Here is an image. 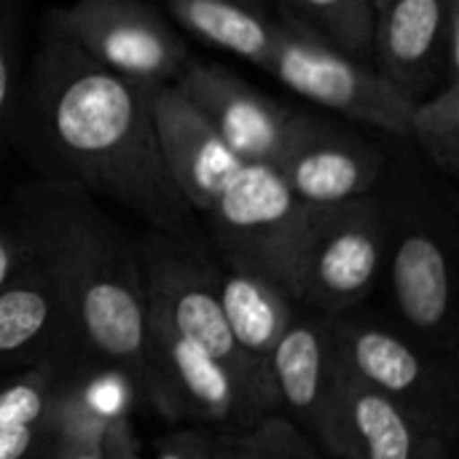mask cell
Here are the masks:
<instances>
[{"label": "cell", "mask_w": 459, "mask_h": 459, "mask_svg": "<svg viewBox=\"0 0 459 459\" xmlns=\"http://www.w3.org/2000/svg\"><path fill=\"white\" fill-rule=\"evenodd\" d=\"M148 97L151 89L105 70L43 19L16 129L27 132L43 180L118 202L156 234L204 253L196 212L161 159Z\"/></svg>", "instance_id": "cell-1"}, {"label": "cell", "mask_w": 459, "mask_h": 459, "mask_svg": "<svg viewBox=\"0 0 459 459\" xmlns=\"http://www.w3.org/2000/svg\"><path fill=\"white\" fill-rule=\"evenodd\" d=\"M19 229L51 272L83 360L151 393L148 301L140 247L86 191L40 180L19 194Z\"/></svg>", "instance_id": "cell-2"}, {"label": "cell", "mask_w": 459, "mask_h": 459, "mask_svg": "<svg viewBox=\"0 0 459 459\" xmlns=\"http://www.w3.org/2000/svg\"><path fill=\"white\" fill-rule=\"evenodd\" d=\"M299 97L323 105L347 121L374 126L393 137L409 134L411 105L371 65H363L285 13L272 16L266 38L253 59Z\"/></svg>", "instance_id": "cell-3"}, {"label": "cell", "mask_w": 459, "mask_h": 459, "mask_svg": "<svg viewBox=\"0 0 459 459\" xmlns=\"http://www.w3.org/2000/svg\"><path fill=\"white\" fill-rule=\"evenodd\" d=\"M312 210L269 164H242L204 215L226 269L269 280L293 299Z\"/></svg>", "instance_id": "cell-4"}, {"label": "cell", "mask_w": 459, "mask_h": 459, "mask_svg": "<svg viewBox=\"0 0 459 459\" xmlns=\"http://www.w3.org/2000/svg\"><path fill=\"white\" fill-rule=\"evenodd\" d=\"M387 223L379 194L320 207L299 253L293 301L323 317L352 312L377 285L385 264Z\"/></svg>", "instance_id": "cell-5"}, {"label": "cell", "mask_w": 459, "mask_h": 459, "mask_svg": "<svg viewBox=\"0 0 459 459\" xmlns=\"http://www.w3.org/2000/svg\"><path fill=\"white\" fill-rule=\"evenodd\" d=\"M379 199L387 223L385 250H390L395 309L409 328V336L420 339V347H438L452 355L457 331L449 237L438 215L414 194V188H406L398 199H385L382 194Z\"/></svg>", "instance_id": "cell-6"}, {"label": "cell", "mask_w": 459, "mask_h": 459, "mask_svg": "<svg viewBox=\"0 0 459 459\" xmlns=\"http://www.w3.org/2000/svg\"><path fill=\"white\" fill-rule=\"evenodd\" d=\"M333 350L342 371L374 393L390 398L444 438H457V379L433 352L406 333L352 317H331Z\"/></svg>", "instance_id": "cell-7"}, {"label": "cell", "mask_w": 459, "mask_h": 459, "mask_svg": "<svg viewBox=\"0 0 459 459\" xmlns=\"http://www.w3.org/2000/svg\"><path fill=\"white\" fill-rule=\"evenodd\" d=\"M46 19L97 65L145 89L172 86L194 59L148 0H75Z\"/></svg>", "instance_id": "cell-8"}, {"label": "cell", "mask_w": 459, "mask_h": 459, "mask_svg": "<svg viewBox=\"0 0 459 459\" xmlns=\"http://www.w3.org/2000/svg\"><path fill=\"white\" fill-rule=\"evenodd\" d=\"M137 247L145 277L148 317L207 350L272 403L269 387L250 371L229 333L218 296V264L156 231L145 234Z\"/></svg>", "instance_id": "cell-9"}, {"label": "cell", "mask_w": 459, "mask_h": 459, "mask_svg": "<svg viewBox=\"0 0 459 459\" xmlns=\"http://www.w3.org/2000/svg\"><path fill=\"white\" fill-rule=\"evenodd\" d=\"M148 403L167 420L245 430L274 414L266 395L242 382L199 344L148 317Z\"/></svg>", "instance_id": "cell-10"}, {"label": "cell", "mask_w": 459, "mask_h": 459, "mask_svg": "<svg viewBox=\"0 0 459 459\" xmlns=\"http://www.w3.org/2000/svg\"><path fill=\"white\" fill-rule=\"evenodd\" d=\"M342 368L333 350L331 320L293 315L269 358V390L274 414L285 417L328 457L344 459Z\"/></svg>", "instance_id": "cell-11"}, {"label": "cell", "mask_w": 459, "mask_h": 459, "mask_svg": "<svg viewBox=\"0 0 459 459\" xmlns=\"http://www.w3.org/2000/svg\"><path fill=\"white\" fill-rule=\"evenodd\" d=\"M371 67L409 102L459 75V0H374Z\"/></svg>", "instance_id": "cell-12"}, {"label": "cell", "mask_w": 459, "mask_h": 459, "mask_svg": "<svg viewBox=\"0 0 459 459\" xmlns=\"http://www.w3.org/2000/svg\"><path fill=\"white\" fill-rule=\"evenodd\" d=\"M274 169L301 204L320 210L374 194L387 159L358 132L301 113Z\"/></svg>", "instance_id": "cell-13"}, {"label": "cell", "mask_w": 459, "mask_h": 459, "mask_svg": "<svg viewBox=\"0 0 459 459\" xmlns=\"http://www.w3.org/2000/svg\"><path fill=\"white\" fill-rule=\"evenodd\" d=\"M175 86L242 164L274 167L301 116L212 62L191 59Z\"/></svg>", "instance_id": "cell-14"}, {"label": "cell", "mask_w": 459, "mask_h": 459, "mask_svg": "<svg viewBox=\"0 0 459 459\" xmlns=\"http://www.w3.org/2000/svg\"><path fill=\"white\" fill-rule=\"evenodd\" d=\"M148 102L159 151L172 183L196 215H207L231 178L242 169V161L175 83L151 89Z\"/></svg>", "instance_id": "cell-15"}, {"label": "cell", "mask_w": 459, "mask_h": 459, "mask_svg": "<svg viewBox=\"0 0 459 459\" xmlns=\"http://www.w3.org/2000/svg\"><path fill=\"white\" fill-rule=\"evenodd\" d=\"M67 355H78V350L59 288L27 242L22 269L0 290V371Z\"/></svg>", "instance_id": "cell-16"}, {"label": "cell", "mask_w": 459, "mask_h": 459, "mask_svg": "<svg viewBox=\"0 0 459 459\" xmlns=\"http://www.w3.org/2000/svg\"><path fill=\"white\" fill-rule=\"evenodd\" d=\"M339 393L344 459H455L449 438L344 371Z\"/></svg>", "instance_id": "cell-17"}, {"label": "cell", "mask_w": 459, "mask_h": 459, "mask_svg": "<svg viewBox=\"0 0 459 459\" xmlns=\"http://www.w3.org/2000/svg\"><path fill=\"white\" fill-rule=\"evenodd\" d=\"M218 296L239 355L269 387V358L296 315V301L269 280L226 266H218Z\"/></svg>", "instance_id": "cell-18"}, {"label": "cell", "mask_w": 459, "mask_h": 459, "mask_svg": "<svg viewBox=\"0 0 459 459\" xmlns=\"http://www.w3.org/2000/svg\"><path fill=\"white\" fill-rule=\"evenodd\" d=\"M280 13L323 38L336 51L371 65L374 3L371 0H277Z\"/></svg>", "instance_id": "cell-19"}, {"label": "cell", "mask_w": 459, "mask_h": 459, "mask_svg": "<svg viewBox=\"0 0 459 459\" xmlns=\"http://www.w3.org/2000/svg\"><path fill=\"white\" fill-rule=\"evenodd\" d=\"M425 159L444 175H459V75L411 105L409 134Z\"/></svg>", "instance_id": "cell-20"}, {"label": "cell", "mask_w": 459, "mask_h": 459, "mask_svg": "<svg viewBox=\"0 0 459 459\" xmlns=\"http://www.w3.org/2000/svg\"><path fill=\"white\" fill-rule=\"evenodd\" d=\"M215 452L218 459H320L317 446L280 414L245 430H215Z\"/></svg>", "instance_id": "cell-21"}, {"label": "cell", "mask_w": 459, "mask_h": 459, "mask_svg": "<svg viewBox=\"0 0 459 459\" xmlns=\"http://www.w3.org/2000/svg\"><path fill=\"white\" fill-rule=\"evenodd\" d=\"M51 459H140L129 414L110 422L73 420L65 414V433Z\"/></svg>", "instance_id": "cell-22"}, {"label": "cell", "mask_w": 459, "mask_h": 459, "mask_svg": "<svg viewBox=\"0 0 459 459\" xmlns=\"http://www.w3.org/2000/svg\"><path fill=\"white\" fill-rule=\"evenodd\" d=\"M22 100V0H0V151L16 132Z\"/></svg>", "instance_id": "cell-23"}, {"label": "cell", "mask_w": 459, "mask_h": 459, "mask_svg": "<svg viewBox=\"0 0 459 459\" xmlns=\"http://www.w3.org/2000/svg\"><path fill=\"white\" fill-rule=\"evenodd\" d=\"M65 403V401H62ZM65 433V414L48 422L0 428V459H51Z\"/></svg>", "instance_id": "cell-24"}, {"label": "cell", "mask_w": 459, "mask_h": 459, "mask_svg": "<svg viewBox=\"0 0 459 459\" xmlns=\"http://www.w3.org/2000/svg\"><path fill=\"white\" fill-rule=\"evenodd\" d=\"M151 459H212V430H175L156 444Z\"/></svg>", "instance_id": "cell-25"}, {"label": "cell", "mask_w": 459, "mask_h": 459, "mask_svg": "<svg viewBox=\"0 0 459 459\" xmlns=\"http://www.w3.org/2000/svg\"><path fill=\"white\" fill-rule=\"evenodd\" d=\"M27 258V239L22 229L13 223H0V290L13 280V274L22 269Z\"/></svg>", "instance_id": "cell-26"}, {"label": "cell", "mask_w": 459, "mask_h": 459, "mask_svg": "<svg viewBox=\"0 0 459 459\" xmlns=\"http://www.w3.org/2000/svg\"><path fill=\"white\" fill-rule=\"evenodd\" d=\"M212 459H218V452H215V430H212Z\"/></svg>", "instance_id": "cell-27"}, {"label": "cell", "mask_w": 459, "mask_h": 459, "mask_svg": "<svg viewBox=\"0 0 459 459\" xmlns=\"http://www.w3.org/2000/svg\"><path fill=\"white\" fill-rule=\"evenodd\" d=\"M371 3H374V0H371Z\"/></svg>", "instance_id": "cell-28"}]
</instances>
